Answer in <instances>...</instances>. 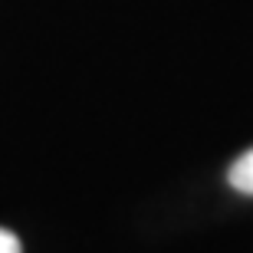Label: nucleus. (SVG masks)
Listing matches in <instances>:
<instances>
[{
    "mask_svg": "<svg viewBox=\"0 0 253 253\" xmlns=\"http://www.w3.org/2000/svg\"><path fill=\"white\" fill-rule=\"evenodd\" d=\"M227 181H230V188H234V191L253 197V148L244 151V155H240V158L230 165V171H227Z\"/></svg>",
    "mask_w": 253,
    "mask_h": 253,
    "instance_id": "f257e3e1",
    "label": "nucleus"
},
{
    "mask_svg": "<svg viewBox=\"0 0 253 253\" xmlns=\"http://www.w3.org/2000/svg\"><path fill=\"white\" fill-rule=\"evenodd\" d=\"M0 253H23L17 234H10V230H3V227H0Z\"/></svg>",
    "mask_w": 253,
    "mask_h": 253,
    "instance_id": "f03ea898",
    "label": "nucleus"
}]
</instances>
